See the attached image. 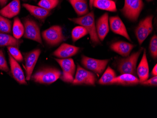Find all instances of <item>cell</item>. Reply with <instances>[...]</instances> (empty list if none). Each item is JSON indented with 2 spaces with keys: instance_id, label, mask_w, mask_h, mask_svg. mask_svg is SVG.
<instances>
[{
  "instance_id": "cell-1",
  "label": "cell",
  "mask_w": 157,
  "mask_h": 118,
  "mask_svg": "<svg viewBox=\"0 0 157 118\" xmlns=\"http://www.w3.org/2000/svg\"><path fill=\"white\" fill-rule=\"evenodd\" d=\"M70 20L75 23L83 26L90 34V40L93 43L100 44L96 30L95 22V15L93 11L87 13L83 16L77 18H69Z\"/></svg>"
},
{
  "instance_id": "cell-2",
  "label": "cell",
  "mask_w": 157,
  "mask_h": 118,
  "mask_svg": "<svg viewBox=\"0 0 157 118\" xmlns=\"http://www.w3.org/2000/svg\"><path fill=\"white\" fill-rule=\"evenodd\" d=\"M143 49V48H141L138 51L132 54L130 56L119 60L118 70L121 74H129L136 76L137 61Z\"/></svg>"
},
{
  "instance_id": "cell-3",
  "label": "cell",
  "mask_w": 157,
  "mask_h": 118,
  "mask_svg": "<svg viewBox=\"0 0 157 118\" xmlns=\"http://www.w3.org/2000/svg\"><path fill=\"white\" fill-rule=\"evenodd\" d=\"M61 75V72L57 69L47 68L39 70L31 77L36 82L50 84L57 81Z\"/></svg>"
},
{
  "instance_id": "cell-4",
  "label": "cell",
  "mask_w": 157,
  "mask_h": 118,
  "mask_svg": "<svg viewBox=\"0 0 157 118\" xmlns=\"http://www.w3.org/2000/svg\"><path fill=\"white\" fill-rule=\"evenodd\" d=\"M143 7V0H125L124 7L121 10L125 17L132 21H136Z\"/></svg>"
},
{
  "instance_id": "cell-5",
  "label": "cell",
  "mask_w": 157,
  "mask_h": 118,
  "mask_svg": "<svg viewBox=\"0 0 157 118\" xmlns=\"http://www.w3.org/2000/svg\"><path fill=\"white\" fill-rule=\"evenodd\" d=\"M42 36L47 44L51 46L57 45L66 40L62 29L59 25H54L44 31Z\"/></svg>"
},
{
  "instance_id": "cell-6",
  "label": "cell",
  "mask_w": 157,
  "mask_h": 118,
  "mask_svg": "<svg viewBox=\"0 0 157 118\" xmlns=\"http://www.w3.org/2000/svg\"><path fill=\"white\" fill-rule=\"evenodd\" d=\"M61 67L63 74L61 79L67 83H72L74 80V75L75 72L76 67L73 59H55Z\"/></svg>"
},
{
  "instance_id": "cell-7",
  "label": "cell",
  "mask_w": 157,
  "mask_h": 118,
  "mask_svg": "<svg viewBox=\"0 0 157 118\" xmlns=\"http://www.w3.org/2000/svg\"><path fill=\"white\" fill-rule=\"evenodd\" d=\"M153 16H149L141 20L135 31L138 43L142 44L152 31Z\"/></svg>"
},
{
  "instance_id": "cell-8",
  "label": "cell",
  "mask_w": 157,
  "mask_h": 118,
  "mask_svg": "<svg viewBox=\"0 0 157 118\" xmlns=\"http://www.w3.org/2000/svg\"><path fill=\"white\" fill-rule=\"evenodd\" d=\"M24 25L25 29L24 34V38L34 40L42 44L40 29L37 23L33 19L26 18L25 19Z\"/></svg>"
},
{
  "instance_id": "cell-9",
  "label": "cell",
  "mask_w": 157,
  "mask_h": 118,
  "mask_svg": "<svg viewBox=\"0 0 157 118\" xmlns=\"http://www.w3.org/2000/svg\"><path fill=\"white\" fill-rule=\"evenodd\" d=\"M96 81L97 78L94 73L87 71L78 65L75 77L72 82L74 85H94Z\"/></svg>"
},
{
  "instance_id": "cell-10",
  "label": "cell",
  "mask_w": 157,
  "mask_h": 118,
  "mask_svg": "<svg viewBox=\"0 0 157 118\" xmlns=\"http://www.w3.org/2000/svg\"><path fill=\"white\" fill-rule=\"evenodd\" d=\"M109 61L108 59H97L85 55H82V64L86 68L98 74L104 72Z\"/></svg>"
},
{
  "instance_id": "cell-11",
  "label": "cell",
  "mask_w": 157,
  "mask_h": 118,
  "mask_svg": "<svg viewBox=\"0 0 157 118\" xmlns=\"http://www.w3.org/2000/svg\"><path fill=\"white\" fill-rule=\"evenodd\" d=\"M40 53L41 51L40 49L37 48L26 54L25 55L26 79L27 81H29L31 78L33 69L36 64Z\"/></svg>"
},
{
  "instance_id": "cell-12",
  "label": "cell",
  "mask_w": 157,
  "mask_h": 118,
  "mask_svg": "<svg viewBox=\"0 0 157 118\" xmlns=\"http://www.w3.org/2000/svg\"><path fill=\"white\" fill-rule=\"evenodd\" d=\"M79 51L80 48L68 44H63L53 53V55L60 59H68L75 55Z\"/></svg>"
},
{
  "instance_id": "cell-13",
  "label": "cell",
  "mask_w": 157,
  "mask_h": 118,
  "mask_svg": "<svg viewBox=\"0 0 157 118\" xmlns=\"http://www.w3.org/2000/svg\"><path fill=\"white\" fill-rule=\"evenodd\" d=\"M110 28L113 32L126 38L131 41L125 25L118 16L111 17L109 18Z\"/></svg>"
},
{
  "instance_id": "cell-14",
  "label": "cell",
  "mask_w": 157,
  "mask_h": 118,
  "mask_svg": "<svg viewBox=\"0 0 157 118\" xmlns=\"http://www.w3.org/2000/svg\"><path fill=\"white\" fill-rule=\"evenodd\" d=\"M96 27L99 39L103 41L109 31L108 13H105L97 20Z\"/></svg>"
},
{
  "instance_id": "cell-15",
  "label": "cell",
  "mask_w": 157,
  "mask_h": 118,
  "mask_svg": "<svg viewBox=\"0 0 157 118\" xmlns=\"http://www.w3.org/2000/svg\"><path fill=\"white\" fill-rule=\"evenodd\" d=\"M10 64L11 73L14 79L20 84H26L25 77L23 71L20 65L13 57L9 53Z\"/></svg>"
},
{
  "instance_id": "cell-16",
  "label": "cell",
  "mask_w": 157,
  "mask_h": 118,
  "mask_svg": "<svg viewBox=\"0 0 157 118\" xmlns=\"http://www.w3.org/2000/svg\"><path fill=\"white\" fill-rule=\"evenodd\" d=\"M21 9L20 0H13L0 10V15L11 18L19 14Z\"/></svg>"
},
{
  "instance_id": "cell-17",
  "label": "cell",
  "mask_w": 157,
  "mask_h": 118,
  "mask_svg": "<svg viewBox=\"0 0 157 118\" xmlns=\"http://www.w3.org/2000/svg\"><path fill=\"white\" fill-rule=\"evenodd\" d=\"M134 47V45L126 41H119L113 43L111 45V48L122 57L126 58L129 56Z\"/></svg>"
},
{
  "instance_id": "cell-18",
  "label": "cell",
  "mask_w": 157,
  "mask_h": 118,
  "mask_svg": "<svg viewBox=\"0 0 157 118\" xmlns=\"http://www.w3.org/2000/svg\"><path fill=\"white\" fill-rule=\"evenodd\" d=\"M23 6L32 15L40 20H44L51 14V10L40 6H34L28 3H24Z\"/></svg>"
},
{
  "instance_id": "cell-19",
  "label": "cell",
  "mask_w": 157,
  "mask_h": 118,
  "mask_svg": "<svg viewBox=\"0 0 157 118\" xmlns=\"http://www.w3.org/2000/svg\"><path fill=\"white\" fill-rule=\"evenodd\" d=\"M137 74L139 77V83L148 80L149 76V68L146 55V50L144 49V54L140 64L137 68Z\"/></svg>"
},
{
  "instance_id": "cell-20",
  "label": "cell",
  "mask_w": 157,
  "mask_h": 118,
  "mask_svg": "<svg viewBox=\"0 0 157 118\" xmlns=\"http://www.w3.org/2000/svg\"><path fill=\"white\" fill-rule=\"evenodd\" d=\"M139 83V80L136 76L129 74H121L116 76L111 82L112 84L122 85H133Z\"/></svg>"
},
{
  "instance_id": "cell-21",
  "label": "cell",
  "mask_w": 157,
  "mask_h": 118,
  "mask_svg": "<svg viewBox=\"0 0 157 118\" xmlns=\"http://www.w3.org/2000/svg\"><path fill=\"white\" fill-rule=\"evenodd\" d=\"M73 6L78 16H83L89 12L87 0H67Z\"/></svg>"
},
{
  "instance_id": "cell-22",
  "label": "cell",
  "mask_w": 157,
  "mask_h": 118,
  "mask_svg": "<svg viewBox=\"0 0 157 118\" xmlns=\"http://www.w3.org/2000/svg\"><path fill=\"white\" fill-rule=\"evenodd\" d=\"M22 40L17 39L14 37L6 34L0 32V47L12 46L19 48Z\"/></svg>"
},
{
  "instance_id": "cell-23",
  "label": "cell",
  "mask_w": 157,
  "mask_h": 118,
  "mask_svg": "<svg viewBox=\"0 0 157 118\" xmlns=\"http://www.w3.org/2000/svg\"><path fill=\"white\" fill-rule=\"evenodd\" d=\"M93 6L99 9L111 12L117 11L115 2L112 0H94L93 4Z\"/></svg>"
},
{
  "instance_id": "cell-24",
  "label": "cell",
  "mask_w": 157,
  "mask_h": 118,
  "mask_svg": "<svg viewBox=\"0 0 157 118\" xmlns=\"http://www.w3.org/2000/svg\"><path fill=\"white\" fill-rule=\"evenodd\" d=\"M24 26L21 23L20 19L17 17L14 18L12 27L13 36L17 39H20L24 34Z\"/></svg>"
},
{
  "instance_id": "cell-25",
  "label": "cell",
  "mask_w": 157,
  "mask_h": 118,
  "mask_svg": "<svg viewBox=\"0 0 157 118\" xmlns=\"http://www.w3.org/2000/svg\"><path fill=\"white\" fill-rule=\"evenodd\" d=\"M116 76H117L115 71L109 67L107 68L102 77L99 80L98 83L101 85L111 84L113 80Z\"/></svg>"
},
{
  "instance_id": "cell-26",
  "label": "cell",
  "mask_w": 157,
  "mask_h": 118,
  "mask_svg": "<svg viewBox=\"0 0 157 118\" xmlns=\"http://www.w3.org/2000/svg\"><path fill=\"white\" fill-rule=\"evenodd\" d=\"M89 34L88 32L83 26H76L73 29L72 32V37L74 42L77 41L78 40Z\"/></svg>"
},
{
  "instance_id": "cell-27",
  "label": "cell",
  "mask_w": 157,
  "mask_h": 118,
  "mask_svg": "<svg viewBox=\"0 0 157 118\" xmlns=\"http://www.w3.org/2000/svg\"><path fill=\"white\" fill-rule=\"evenodd\" d=\"M11 31V21L0 15V32L8 33H10Z\"/></svg>"
},
{
  "instance_id": "cell-28",
  "label": "cell",
  "mask_w": 157,
  "mask_h": 118,
  "mask_svg": "<svg viewBox=\"0 0 157 118\" xmlns=\"http://www.w3.org/2000/svg\"><path fill=\"white\" fill-rule=\"evenodd\" d=\"M59 0H40L38 6L45 9L51 10L58 6Z\"/></svg>"
},
{
  "instance_id": "cell-29",
  "label": "cell",
  "mask_w": 157,
  "mask_h": 118,
  "mask_svg": "<svg viewBox=\"0 0 157 118\" xmlns=\"http://www.w3.org/2000/svg\"><path fill=\"white\" fill-rule=\"evenodd\" d=\"M7 48L8 50L9 53L10 54V55L17 61L18 62H21L23 60V57L17 48L9 46L7 47Z\"/></svg>"
},
{
  "instance_id": "cell-30",
  "label": "cell",
  "mask_w": 157,
  "mask_h": 118,
  "mask_svg": "<svg viewBox=\"0 0 157 118\" xmlns=\"http://www.w3.org/2000/svg\"><path fill=\"white\" fill-rule=\"evenodd\" d=\"M149 50L151 57L154 59L157 57V36L156 35L151 38L149 46Z\"/></svg>"
},
{
  "instance_id": "cell-31",
  "label": "cell",
  "mask_w": 157,
  "mask_h": 118,
  "mask_svg": "<svg viewBox=\"0 0 157 118\" xmlns=\"http://www.w3.org/2000/svg\"><path fill=\"white\" fill-rule=\"evenodd\" d=\"M0 70L4 71L6 73L10 72L9 68L7 65V61L4 56L3 51L0 50Z\"/></svg>"
},
{
  "instance_id": "cell-32",
  "label": "cell",
  "mask_w": 157,
  "mask_h": 118,
  "mask_svg": "<svg viewBox=\"0 0 157 118\" xmlns=\"http://www.w3.org/2000/svg\"><path fill=\"white\" fill-rule=\"evenodd\" d=\"M141 84L143 85H150V86H155L157 85V76H154L151 79L144 81Z\"/></svg>"
},
{
  "instance_id": "cell-33",
  "label": "cell",
  "mask_w": 157,
  "mask_h": 118,
  "mask_svg": "<svg viewBox=\"0 0 157 118\" xmlns=\"http://www.w3.org/2000/svg\"><path fill=\"white\" fill-rule=\"evenodd\" d=\"M151 74L154 76L157 75V65L156 64L155 65V67H153V69L152 70V72H151Z\"/></svg>"
},
{
  "instance_id": "cell-34",
  "label": "cell",
  "mask_w": 157,
  "mask_h": 118,
  "mask_svg": "<svg viewBox=\"0 0 157 118\" xmlns=\"http://www.w3.org/2000/svg\"><path fill=\"white\" fill-rule=\"evenodd\" d=\"M9 0H0V6L1 7L5 6Z\"/></svg>"
},
{
  "instance_id": "cell-35",
  "label": "cell",
  "mask_w": 157,
  "mask_h": 118,
  "mask_svg": "<svg viewBox=\"0 0 157 118\" xmlns=\"http://www.w3.org/2000/svg\"><path fill=\"white\" fill-rule=\"evenodd\" d=\"M94 0H90V6L91 9L93 8V2H94Z\"/></svg>"
},
{
  "instance_id": "cell-36",
  "label": "cell",
  "mask_w": 157,
  "mask_h": 118,
  "mask_svg": "<svg viewBox=\"0 0 157 118\" xmlns=\"http://www.w3.org/2000/svg\"><path fill=\"white\" fill-rule=\"evenodd\" d=\"M146 1L148 2H151L152 1V0H146Z\"/></svg>"
},
{
  "instance_id": "cell-37",
  "label": "cell",
  "mask_w": 157,
  "mask_h": 118,
  "mask_svg": "<svg viewBox=\"0 0 157 118\" xmlns=\"http://www.w3.org/2000/svg\"><path fill=\"white\" fill-rule=\"evenodd\" d=\"M23 1H26V0H22Z\"/></svg>"
}]
</instances>
